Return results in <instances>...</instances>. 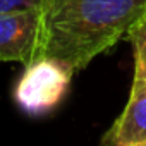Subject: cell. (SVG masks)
<instances>
[{
  "instance_id": "obj_1",
  "label": "cell",
  "mask_w": 146,
  "mask_h": 146,
  "mask_svg": "<svg viewBox=\"0 0 146 146\" xmlns=\"http://www.w3.org/2000/svg\"><path fill=\"white\" fill-rule=\"evenodd\" d=\"M38 11L35 58H55L76 72L124 38L146 0H41Z\"/></svg>"
},
{
  "instance_id": "obj_2",
  "label": "cell",
  "mask_w": 146,
  "mask_h": 146,
  "mask_svg": "<svg viewBox=\"0 0 146 146\" xmlns=\"http://www.w3.org/2000/svg\"><path fill=\"white\" fill-rule=\"evenodd\" d=\"M72 70L60 60L40 57L26 64V69L14 90L17 107L28 115H45L52 112L67 95Z\"/></svg>"
},
{
  "instance_id": "obj_4",
  "label": "cell",
  "mask_w": 146,
  "mask_h": 146,
  "mask_svg": "<svg viewBox=\"0 0 146 146\" xmlns=\"http://www.w3.org/2000/svg\"><path fill=\"white\" fill-rule=\"evenodd\" d=\"M107 146H146V83L132 81L127 105L100 141Z\"/></svg>"
},
{
  "instance_id": "obj_3",
  "label": "cell",
  "mask_w": 146,
  "mask_h": 146,
  "mask_svg": "<svg viewBox=\"0 0 146 146\" xmlns=\"http://www.w3.org/2000/svg\"><path fill=\"white\" fill-rule=\"evenodd\" d=\"M40 35L38 9L0 12V60L29 64L35 58Z\"/></svg>"
},
{
  "instance_id": "obj_6",
  "label": "cell",
  "mask_w": 146,
  "mask_h": 146,
  "mask_svg": "<svg viewBox=\"0 0 146 146\" xmlns=\"http://www.w3.org/2000/svg\"><path fill=\"white\" fill-rule=\"evenodd\" d=\"M41 0H0V12L12 9H38Z\"/></svg>"
},
{
  "instance_id": "obj_5",
  "label": "cell",
  "mask_w": 146,
  "mask_h": 146,
  "mask_svg": "<svg viewBox=\"0 0 146 146\" xmlns=\"http://www.w3.org/2000/svg\"><path fill=\"white\" fill-rule=\"evenodd\" d=\"M125 35L134 48V79L146 83V12L129 26Z\"/></svg>"
}]
</instances>
